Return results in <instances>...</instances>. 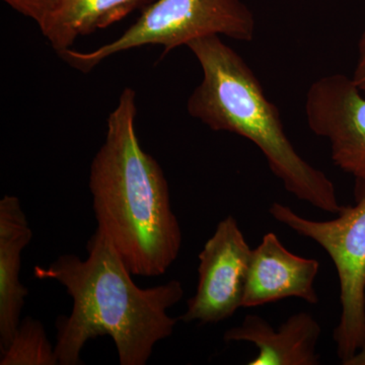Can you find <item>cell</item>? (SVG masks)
Masks as SVG:
<instances>
[{
	"instance_id": "6",
	"label": "cell",
	"mask_w": 365,
	"mask_h": 365,
	"mask_svg": "<svg viewBox=\"0 0 365 365\" xmlns=\"http://www.w3.org/2000/svg\"><path fill=\"white\" fill-rule=\"evenodd\" d=\"M252 251L234 216L220 222L199 254L196 294L180 319L217 324L234 316L242 307Z\"/></svg>"
},
{
	"instance_id": "9",
	"label": "cell",
	"mask_w": 365,
	"mask_h": 365,
	"mask_svg": "<svg viewBox=\"0 0 365 365\" xmlns=\"http://www.w3.org/2000/svg\"><path fill=\"white\" fill-rule=\"evenodd\" d=\"M322 328L311 314H292L277 329L257 314H248L240 326L225 333L227 342H249L258 354L249 365H317V345Z\"/></svg>"
},
{
	"instance_id": "5",
	"label": "cell",
	"mask_w": 365,
	"mask_h": 365,
	"mask_svg": "<svg viewBox=\"0 0 365 365\" xmlns=\"http://www.w3.org/2000/svg\"><path fill=\"white\" fill-rule=\"evenodd\" d=\"M357 201L343 206L334 220H309L287 205L273 203L271 216L294 232L319 245L332 259L340 283L341 316L334 332L343 364L365 343V187L356 188Z\"/></svg>"
},
{
	"instance_id": "8",
	"label": "cell",
	"mask_w": 365,
	"mask_h": 365,
	"mask_svg": "<svg viewBox=\"0 0 365 365\" xmlns=\"http://www.w3.org/2000/svg\"><path fill=\"white\" fill-rule=\"evenodd\" d=\"M319 263L288 251L277 235L268 232L252 251L242 307H256L299 299L309 304L319 302L317 276Z\"/></svg>"
},
{
	"instance_id": "13",
	"label": "cell",
	"mask_w": 365,
	"mask_h": 365,
	"mask_svg": "<svg viewBox=\"0 0 365 365\" xmlns=\"http://www.w3.org/2000/svg\"><path fill=\"white\" fill-rule=\"evenodd\" d=\"M14 11L32 19L40 30L44 31L59 11L62 0H4Z\"/></svg>"
},
{
	"instance_id": "3",
	"label": "cell",
	"mask_w": 365,
	"mask_h": 365,
	"mask_svg": "<svg viewBox=\"0 0 365 365\" xmlns=\"http://www.w3.org/2000/svg\"><path fill=\"white\" fill-rule=\"evenodd\" d=\"M187 47L202 69V81L187 102L190 116L213 131H225L253 143L288 193L325 212L343 206L333 182L297 153L284 130L277 107L268 100L251 67L220 36Z\"/></svg>"
},
{
	"instance_id": "2",
	"label": "cell",
	"mask_w": 365,
	"mask_h": 365,
	"mask_svg": "<svg viewBox=\"0 0 365 365\" xmlns=\"http://www.w3.org/2000/svg\"><path fill=\"white\" fill-rule=\"evenodd\" d=\"M136 93L124 88L107 120V134L91 165L98 228L132 275L155 277L179 256L182 232L162 167L137 137Z\"/></svg>"
},
{
	"instance_id": "11",
	"label": "cell",
	"mask_w": 365,
	"mask_h": 365,
	"mask_svg": "<svg viewBox=\"0 0 365 365\" xmlns=\"http://www.w3.org/2000/svg\"><path fill=\"white\" fill-rule=\"evenodd\" d=\"M148 0H62L43 31L55 51L71 49L74 41L121 21Z\"/></svg>"
},
{
	"instance_id": "10",
	"label": "cell",
	"mask_w": 365,
	"mask_h": 365,
	"mask_svg": "<svg viewBox=\"0 0 365 365\" xmlns=\"http://www.w3.org/2000/svg\"><path fill=\"white\" fill-rule=\"evenodd\" d=\"M33 232L20 199L6 195L0 200V351L11 345L29 290L21 282V254Z\"/></svg>"
},
{
	"instance_id": "12",
	"label": "cell",
	"mask_w": 365,
	"mask_h": 365,
	"mask_svg": "<svg viewBox=\"0 0 365 365\" xmlns=\"http://www.w3.org/2000/svg\"><path fill=\"white\" fill-rule=\"evenodd\" d=\"M55 348L48 340L38 319L26 317L21 321L13 341L1 353L0 365H56Z\"/></svg>"
},
{
	"instance_id": "1",
	"label": "cell",
	"mask_w": 365,
	"mask_h": 365,
	"mask_svg": "<svg viewBox=\"0 0 365 365\" xmlns=\"http://www.w3.org/2000/svg\"><path fill=\"white\" fill-rule=\"evenodd\" d=\"M88 256H59L48 267L36 266L39 279L55 280L73 299L71 316L56 322L55 355L60 365L83 364L81 353L91 339L109 336L121 365H145L178 319L168 311L184 297L178 280L150 288L137 287L108 235L100 228L88 242Z\"/></svg>"
},
{
	"instance_id": "15",
	"label": "cell",
	"mask_w": 365,
	"mask_h": 365,
	"mask_svg": "<svg viewBox=\"0 0 365 365\" xmlns=\"http://www.w3.org/2000/svg\"><path fill=\"white\" fill-rule=\"evenodd\" d=\"M346 365H365V343Z\"/></svg>"
},
{
	"instance_id": "14",
	"label": "cell",
	"mask_w": 365,
	"mask_h": 365,
	"mask_svg": "<svg viewBox=\"0 0 365 365\" xmlns=\"http://www.w3.org/2000/svg\"><path fill=\"white\" fill-rule=\"evenodd\" d=\"M351 78L357 88L365 96V29L359 41V55Z\"/></svg>"
},
{
	"instance_id": "4",
	"label": "cell",
	"mask_w": 365,
	"mask_h": 365,
	"mask_svg": "<svg viewBox=\"0 0 365 365\" xmlns=\"http://www.w3.org/2000/svg\"><path fill=\"white\" fill-rule=\"evenodd\" d=\"M254 14L242 0H157L116 40L90 52L68 49L59 56L73 68L91 71L98 63L128 50L162 46L163 55L209 36L251 42Z\"/></svg>"
},
{
	"instance_id": "7",
	"label": "cell",
	"mask_w": 365,
	"mask_h": 365,
	"mask_svg": "<svg viewBox=\"0 0 365 365\" xmlns=\"http://www.w3.org/2000/svg\"><path fill=\"white\" fill-rule=\"evenodd\" d=\"M304 112L314 135L330 144L334 165L365 187V96L351 76L328 74L307 90Z\"/></svg>"
}]
</instances>
